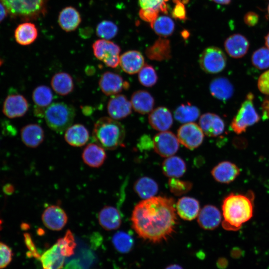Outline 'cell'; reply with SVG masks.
Segmentation results:
<instances>
[{"instance_id":"cell-1","label":"cell","mask_w":269,"mask_h":269,"mask_svg":"<svg viewBox=\"0 0 269 269\" xmlns=\"http://www.w3.org/2000/svg\"><path fill=\"white\" fill-rule=\"evenodd\" d=\"M177 220L174 200L161 196L139 202L131 217L133 228L138 236L153 243L167 240L175 231Z\"/></svg>"},{"instance_id":"cell-2","label":"cell","mask_w":269,"mask_h":269,"mask_svg":"<svg viewBox=\"0 0 269 269\" xmlns=\"http://www.w3.org/2000/svg\"><path fill=\"white\" fill-rule=\"evenodd\" d=\"M252 199L249 195L231 194L223 200L222 226L226 230L237 231L253 216Z\"/></svg>"},{"instance_id":"cell-3","label":"cell","mask_w":269,"mask_h":269,"mask_svg":"<svg viewBox=\"0 0 269 269\" xmlns=\"http://www.w3.org/2000/svg\"><path fill=\"white\" fill-rule=\"evenodd\" d=\"M125 135L124 126L117 120L108 117L98 120L92 132L95 143L108 150H114L121 145Z\"/></svg>"},{"instance_id":"cell-4","label":"cell","mask_w":269,"mask_h":269,"mask_svg":"<svg viewBox=\"0 0 269 269\" xmlns=\"http://www.w3.org/2000/svg\"><path fill=\"white\" fill-rule=\"evenodd\" d=\"M75 115L76 110L72 105L56 102L46 109L44 118L51 130L61 134L72 125Z\"/></svg>"},{"instance_id":"cell-5","label":"cell","mask_w":269,"mask_h":269,"mask_svg":"<svg viewBox=\"0 0 269 269\" xmlns=\"http://www.w3.org/2000/svg\"><path fill=\"white\" fill-rule=\"evenodd\" d=\"M13 18L29 20L44 15L47 0H0Z\"/></svg>"},{"instance_id":"cell-6","label":"cell","mask_w":269,"mask_h":269,"mask_svg":"<svg viewBox=\"0 0 269 269\" xmlns=\"http://www.w3.org/2000/svg\"><path fill=\"white\" fill-rule=\"evenodd\" d=\"M254 99L252 93L248 94L231 123V129L237 134L245 132L249 127L258 123L260 119L254 105Z\"/></svg>"},{"instance_id":"cell-7","label":"cell","mask_w":269,"mask_h":269,"mask_svg":"<svg viewBox=\"0 0 269 269\" xmlns=\"http://www.w3.org/2000/svg\"><path fill=\"white\" fill-rule=\"evenodd\" d=\"M199 63L201 68L206 73L216 74L222 71L226 67L227 57L219 48L210 46L202 51Z\"/></svg>"},{"instance_id":"cell-8","label":"cell","mask_w":269,"mask_h":269,"mask_svg":"<svg viewBox=\"0 0 269 269\" xmlns=\"http://www.w3.org/2000/svg\"><path fill=\"white\" fill-rule=\"evenodd\" d=\"M94 56L108 67L115 68L120 64V46L113 41L101 39L92 45Z\"/></svg>"},{"instance_id":"cell-9","label":"cell","mask_w":269,"mask_h":269,"mask_svg":"<svg viewBox=\"0 0 269 269\" xmlns=\"http://www.w3.org/2000/svg\"><path fill=\"white\" fill-rule=\"evenodd\" d=\"M177 138L180 143L189 149L199 146L204 139V133L199 125L192 122L184 124L177 131Z\"/></svg>"},{"instance_id":"cell-10","label":"cell","mask_w":269,"mask_h":269,"mask_svg":"<svg viewBox=\"0 0 269 269\" xmlns=\"http://www.w3.org/2000/svg\"><path fill=\"white\" fill-rule=\"evenodd\" d=\"M179 141L177 137L171 132H161L153 138V147L155 151L162 157L173 155L178 150Z\"/></svg>"},{"instance_id":"cell-11","label":"cell","mask_w":269,"mask_h":269,"mask_svg":"<svg viewBox=\"0 0 269 269\" xmlns=\"http://www.w3.org/2000/svg\"><path fill=\"white\" fill-rule=\"evenodd\" d=\"M99 86L105 95L113 96L118 94L123 89H128L130 85L118 74L107 71L101 76Z\"/></svg>"},{"instance_id":"cell-12","label":"cell","mask_w":269,"mask_h":269,"mask_svg":"<svg viewBox=\"0 0 269 269\" xmlns=\"http://www.w3.org/2000/svg\"><path fill=\"white\" fill-rule=\"evenodd\" d=\"M44 225L52 231L63 229L68 221V217L65 211L59 206L52 205L47 207L41 216Z\"/></svg>"},{"instance_id":"cell-13","label":"cell","mask_w":269,"mask_h":269,"mask_svg":"<svg viewBox=\"0 0 269 269\" xmlns=\"http://www.w3.org/2000/svg\"><path fill=\"white\" fill-rule=\"evenodd\" d=\"M28 108V102L23 96L12 94L5 99L2 105V113L9 119L19 118L27 113Z\"/></svg>"},{"instance_id":"cell-14","label":"cell","mask_w":269,"mask_h":269,"mask_svg":"<svg viewBox=\"0 0 269 269\" xmlns=\"http://www.w3.org/2000/svg\"><path fill=\"white\" fill-rule=\"evenodd\" d=\"M132 106L124 95L117 94L111 97L108 102L107 112L112 119L119 120L124 119L132 113Z\"/></svg>"},{"instance_id":"cell-15","label":"cell","mask_w":269,"mask_h":269,"mask_svg":"<svg viewBox=\"0 0 269 269\" xmlns=\"http://www.w3.org/2000/svg\"><path fill=\"white\" fill-rule=\"evenodd\" d=\"M199 126L203 133L211 137L221 134L225 129V123L218 115L207 113L202 115L199 121Z\"/></svg>"},{"instance_id":"cell-16","label":"cell","mask_w":269,"mask_h":269,"mask_svg":"<svg viewBox=\"0 0 269 269\" xmlns=\"http://www.w3.org/2000/svg\"><path fill=\"white\" fill-rule=\"evenodd\" d=\"M62 247L58 241L40 257L43 269H62L65 261Z\"/></svg>"},{"instance_id":"cell-17","label":"cell","mask_w":269,"mask_h":269,"mask_svg":"<svg viewBox=\"0 0 269 269\" xmlns=\"http://www.w3.org/2000/svg\"><path fill=\"white\" fill-rule=\"evenodd\" d=\"M119 64L125 72L134 74L138 73L145 64L144 57L139 51L129 50L121 55Z\"/></svg>"},{"instance_id":"cell-18","label":"cell","mask_w":269,"mask_h":269,"mask_svg":"<svg viewBox=\"0 0 269 269\" xmlns=\"http://www.w3.org/2000/svg\"><path fill=\"white\" fill-rule=\"evenodd\" d=\"M240 170L234 163L224 161L218 163L212 170L213 178L218 182L229 183L239 175Z\"/></svg>"},{"instance_id":"cell-19","label":"cell","mask_w":269,"mask_h":269,"mask_svg":"<svg viewBox=\"0 0 269 269\" xmlns=\"http://www.w3.org/2000/svg\"><path fill=\"white\" fill-rule=\"evenodd\" d=\"M148 122L152 128L160 132H163L171 128L173 124V118L171 112L167 108L159 107L150 113Z\"/></svg>"},{"instance_id":"cell-20","label":"cell","mask_w":269,"mask_h":269,"mask_svg":"<svg viewBox=\"0 0 269 269\" xmlns=\"http://www.w3.org/2000/svg\"><path fill=\"white\" fill-rule=\"evenodd\" d=\"M226 52L234 58L243 57L248 52L249 42L248 39L241 34H234L228 37L224 43Z\"/></svg>"},{"instance_id":"cell-21","label":"cell","mask_w":269,"mask_h":269,"mask_svg":"<svg viewBox=\"0 0 269 269\" xmlns=\"http://www.w3.org/2000/svg\"><path fill=\"white\" fill-rule=\"evenodd\" d=\"M222 216L219 210L213 205H207L200 211L197 221L202 228L211 230L219 225Z\"/></svg>"},{"instance_id":"cell-22","label":"cell","mask_w":269,"mask_h":269,"mask_svg":"<svg viewBox=\"0 0 269 269\" xmlns=\"http://www.w3.org/2000/svg\"><path fill=\"white\" fill-rule=\"evenodd\" d=\"M105 149L96 143H90L83 149L82 154L83 161L91 167H100L107 157Z\"/></svg>"},{"instance_id":"cell-23","label":"cell","mask_w":269,"mask_h":269,"mask_svg":"<svg viewBox=\"0 0 269 269\" xmlns=\"http://www.w3.org/2000/svg\"><path fill=\"white\" fill-rule=\"evenodd\" d=\"M98 219L100 226L107 231L117 229L122 223V217L119 211L112 206L104 207L98 213Z\"/></svg>"},{"instance_id":"cell-24","label":"cell","mask_w":269,"mask_h":269,"mask_svg":"<svg viewBox=\"0 0 269 269\" xmlns=\"http://www.w3.org/2000/svg\"><path fill=\"white\" fill-rule=\"evenodd\" d=\"M20 137L22 142L26 146L35 148L43 142L44 132L39 125L30 124L21 129Z\"/></svg>"},{"instance_id":"cell-25","label":"cell","mask_w":269,"mask_h":269,"mask_svg":"<svg viewBox=\"0 0 269 269\" xmlns=\"http://www.w3.org/2000/svg\"><path fill=\"white\" fill-rule=\"evenodd\" d=\"M209 90L214 98L223 101L230 99L234 92L232 84L224 77H216L213 79L209 85Z\"/></svg>"},{"instance_id":"cell-26","label":"cell","mask_w":269,"mask_h":269,"mask_svg":"<svg viewBox=\"0 0 269 269\" xmlns=\"http://www.w3.org/2000/svg\"><path fill=\"white\" fill-rule=\"evenodd\" d=\"M176 210L179 216L183 220L191 221L195 219L200 212V205L196 199L184 196L178 200Z\"/></svg>"},{"instance_id":"cell-27","label":"cell","mask_w":269,"mask_h":269,"mask_svg":"<svg viewBox=\"0 0 269 269\" xmlns=\"http://www.w3.org/2000/svg\"><path fill=\"white\" fill-rule=\"evenodd\" d=\"M170 41L164 38H159L145 50L146 56L151 60L162 61L171 57Z\"/></svg>"},{"instance_id":"cell-28","label":"cell","mask_w":269,"mask_h":269,"mask_svg":"<svg viewBox=\"0 0 269 269\" xmlns=\"http://www.w3.org/2000/svg\"><path fill=\"white\" fill-rule=\"evenodd\" d=\"M89 137L88 130L80 124L71 125L64 132L65 141L74 147L83 146L88 141Z\"/></svg>"},{"instance_id":"cell-29","label":"cell","mask_w":269,"mask_h":269,"mask_svg":"<svg viewBox=\"0 0 269 269\" xmlns=\"http://www.w3.org/2000/svg\"><path fill=\"white\" fill-rule=\"evenodd\" d=\"M131 103L135 112L141 114H145L152 111L154 100L148 92L140 90L132 94Z\"/></svg>"},{"instance_id":"cell-30","label":"cell","mask_w":269,"mask_h":269,"mask_svg":"<svg viewBox=\"0 0 269 269\" xmlns=\"http://www.w3.org/2000/svg\"><path fill=\"white\" fill-rule=\"evenodd\" d=\"M58 22L61 28L66 32L75 30L81 22L78 11L72 6H67L60 11Z\"/></svg>"},{"instance_id":"cell-31","label":"cell","mask_w":269,"mask_h":269,"mask_svg":"<svg viewBox=\"0 0 269 269\" xmlns=\"http://www.w3.org/2000/svg\"><path fill=\"white\" fill-rule=\"evenodd\" d=\"M51 86L54 91L60 96H65L72 92L74 84L72 76L67 72L55 73L51 78Z\"/></svg>"},{"instance_id":"cell-32","label":"cell","mask_w":269,"mask_h":269,"mask_svg":"<svg viewBox=\"0 0 269 269\" xmlns=\"http://www.w3.org/2000/svg\"><path fill=\"white\" fill-rule=\"evenodd\" d=\"M14 36L18 44L24 46L28 45L36 39L38 36L37 29L32 22H23L17 26Z\"/></svg>"},{"instance_id":"cell-33","label":"cell","mask_w":269,"mask_h":269,"mask_svg":"<svg viewBox=\"0 0 269 269\" xmlns=\"http://www.w3.org/2000/svg\"><path fill=\"white\" fill-rule=\"evenodd\" d=\"M186 169L184 160L177 156H171L163 161L162 170L164 174L170 178H178L182 176Z\"/></svg>"},{"instance_id":"cell-34","label":"cell","mask_w":269,"mask_h":269,"mask_svg":"<svg viewBox=\"0 0 269 269\" xmlns=\"http://www.w3.org/2000/svg\"><path fill=\"white\" fill-rule=\"evenodd\" d=\"M134 191L142 199H146L154 196L158 192L157 183L148 177H142L137 179L134 186Z\"/></svg>"},{"instance_id":"cell-35","label":"cell","mask_w":269,"mask_h":269,"mask_svg":"<svg viewBox=\"0 0 269 269\" xmlns=\"http://www.w3.org/2000/svg\"><path fill=\"white\" fill-rule=\"evenodd\" d=\"M200 112L198 108L190 103L181 104L174 111V116L176 121L182 124L192 123L199 117Z\"/></svg>"},{"instance_id":"cell-36","label":"cell","mask_w":269,"mask_h":269,"mask_svg":"<svg viewBox=\"0 0 269 269\" xmlns=\"http://www.w3.org/2000/svg\"><path fill=\"white\" fill-rule=\"evenodd\" d=\"M32 98L35 107L46 110L52 104L53 95L49 87L40 85L33 91Z\"/></svg>"},{"instance_id":"cell-37","label":"cell","mask_w":269,"mask_h":269,"mask_svg":"<svg viewBox=\"0 0 269 269\" xmlns=\"http://www.w3.org/2000/svg\"><path fill=\"white\" fill-rule=\"evenodd\" d=\"M150 26L157 35L163 37L171 35L174 29V21L166 15L158 16Z\"/></svg>"},{"instance_id":"cell-38","label":"cell","mask_w":269,"mask_h":269,"mask_svg":"<svg viewBox=\"0 0 269 269\" xmlns=\"http://www.w3.org/2000/svg\"><path fill=\"white\" fill-rule=\"evenodd\" d=\"M112 243L117 251L122 253H127L133 247L134 240L129 234L119 231L113 236Z\"/></svg>"},{"instance_id":"cell-39","label":"cell","mask_w":269,"mask_h":269,"mask_svg":"<svg viewBox=\"0 0 269 269\" xmlns=\"http://www.w3.org/2000/svg\"><path fill=\"white\" fill-rule=\"evenodd\" d=\"M138 79L141 85L150 87L156 83L158 77L154 68L146 64L138 72Z\"/></svg>"},{"instance_id":"cell-40","label":"cell","mask_w":269,"mask_h":269,"mask_svg":"<svg viewBox=\"0 0 269 269\" xmlns=\"http://www.w3.org/2000/svg\"><path fill=\"white\" fill-rule=\"evenodd\" d=\"M118 28L113 22L103 20L100 22L96 27L97 35L104 39L113 38L118 33Z\"/></svg>"},{"instance_id":"cell-41","label":"cell","mask_w":269,"mask_h":269,"mask_svg":"<svg viewBox=\"0 0 269 269\" xmlns=\"http://www.w3.org/2000/svg\"><path fill=\"white\" fill-rule=\"evenodd\" d=\"M251 60L253 65L258 69L269 68V49L267 47L259 48L252 54Z\"/></svg>"},{"instance_id":"cell-42","label":"cell","mask_w":269,"mask_h":269,"mask_svg":"<svg viewBox=\"0 0 269 269\" xmlns=\"http://www.w3.org/2000/svg\"><path fill=\"white\" fill-rule=\"evenodd\" d=\"M168 185L171 192L176 196L186 193L192 186L191 182L181 180L177 178H170Z\"/></svg>"},{"instance_id":"cell-43","label":"cell","mask_w":269,"mask_h":269,"mask_svg":"<svg viewBox=\"0 0 269 269\" xmlns=\"http://www.w3.org/2000/svg\"><path fill=\"white\" fill-rule=\"evenodd\" d=\"M62 247L65 256L70 257L74 253L76 246L74 235L70 230H68L64 236L57 240Z\"/></svg>"},{"instance_id":"cell-44","label":"cell","mask_w":269,"mask_h":269,"mask_svg":"<svg viewBox=\"0 0 269 269\" xmlns=\"http://www.w3.org/2000/svg\"><path fill=\"white\" fill-rule=\"evenodd\" d=\"M168 0H139L141 8L152 9L167 13V6L166 2Z\"/></svg>"},{"instance_id":"cell-45","label":"cell","mask_w":269,"mask_h":269,"mask_svg":"<svg viewBox=\"0 0 269 269\" xmlns=\"http://www.w3.org/2000/svg\"><path fill=\"white\" fill-rule=\"evenodd\" d=\"M12 253L6 245L0 242V269L6 267L11 262Z\"/></svg>"},{"instance_id":"cell-46","label":"cell","mask_w":269,"mask_h":269,"mask_svg":"<svg viewBox=\"0 0 269 269\" xmlns=\"http://www.w3.org/2000/svg\"><path fill=\"white\" fill-rule=\"evenodd\" d=\"M258 87L262 93L269 96V70L263 73L259 77Z\"/></svg>"},{"instance_id":"cell-47","label":"cell","mask_w":269,"mask_h":269,"mask_svg":"<svg viewBox=\"0 0 269 269\" xmlns=\"http://www.w3.org/2000/svg\"><path fill=\"white\" fill-rule=\"evenodd\" d=\"M175 3L172 12L173 17L179 20H185L186 19V12L184 3L181 0H173Z\"/></svg>"},{"instance_id":"cell-48","label":"cell","mask_w":269,"mask_h":269,"mask_svg":"<svg viewBox=\"0 0 269 269\" xmlns=\"http://www.w3.org/2000/svg\"><path fill=\"white\" fill-rule=\"evenodd\" d=\"M159 12L158 11L152 9L141 8L139 12V15L142 20L151 24L158 16Z\"/></svg>"},{"instance_id":"cell-49","label":"cell","mask_w":269,"mask_h":269,"mask_svg":"<svg viewBox=\"0 0 269 269\" xmlns=\"http://www.w3.org/2000/svg\"><path fill=\"white\" fill-rule=\"evenodd\" d=\"M24 236L25 243L29 251L30 256L40 259L41 256L38 253L30 235L28 233H25Z\"/></svg>"},{"instance_id":"cell-50","label":"cell","mask_w":269,"mask_h":269,"mask_svg":"<svg viewBox=\"0 0 269 269\" xmlns=\"http://www.w3.org/2000/svg\"><path fill=\"white\" fill-rule=\"evenodd\" d=\"M245 24L250 26L256 25L259 21V15L255 12H247L244 18Z\"/></svg>"},{"instance_id":"cell-51","label":"cell","mask_w":269,"mask_h":269,"mask_svg":"<svg viewBox=\"0 0 269 269\" xmlns=\"http://www.w3.org/2000/svg\"><path fill=\"white\" fill-rule=\"evenodd\" d=\"M150 137L147 135H143L141 136L138 143V146L140 149H147L153 146V140H150Z\"/></svg>"},{"instance_id":"cell-52","label":"cell","mask_w":269,"mask_h":269,"mask_svg":"<svg viewBox=\"0 0 269 269\" xmlns=\"http://www.w3.org/2000/svg\"><path fill=\"white\" fill-rule=\"evenodd\" d=\"M263 111L264 117L269 119V97H267L263 103Z\"/></svg>"},{"instance_id":"cell-53","label":"cell","mask_w":269,"mask_h":269,"mask_svg":"<svg viewBox=\"0 0 269 269\" xmlns=\"http://www.w3.org/2000/svg\"><path fill=\"white\" fill-rule=\"evenodd\" d=\"M8 11L3 4V3L0 1V23L4 20L5 17L8 14Z\"/></svg>"},{"instance_id":"cell-54","label":"cell","mask_w":269,"mask_h":269,"mask_svg":"<svg viewBox=\"0 0 269 269\" xmlns=\"http://www.w3.org/2000/svg\"><path fill=\"white\" fill-rule=\"evenodd\" d=\"M3 190L6 194L10 195L13 192L14 188L12 185L8 184L3 187Z\"/></svg>"},{"instance_id":"cell-55","label":"cell","mask_w":269,"mask_h":269,"mask_svg":"<svg viewBox=\"0 0 269 269\" xmlns=\"http://www.w3.org/2000/svg\"><path fill=\"white\" fill-rule=\"evenodd\" d=\"M227 264L226 260L222 258L218 260L217 265L218 267L223 269L226 267Z\"/></svg>"},{"instance_id":"cell-56","label":"cell","mask_w":269,"mask_h":269,"mask_svg":"<svg viewBox=\"0 0 269 269\" xmlns=\"http://www.w3.org/2000/svg\"><path fill=\"white\" fill-rule=\"evenodd\" d=\"M164 269H183L181 266L178 264H171L166 267Z\"/></svg>"},{"instance_id":"cell-57","label":"cell","mask_w":269,"mask_h":269,"mask_svg":"<svg viewBox=\"0 0 269 269\" xmlns=\"http://www.w3.org/2000/svg\"><path fill=\"white\" fill-rule=\"evenodd\" d=\"M214 2L221 4H228L231 2V0H212Z\"/></svg>"},{"instance_id":"cell-58","label":"cell","mask_w":269,"mask_h":269,"mask_svg":"<svg viewBox=\"0 0 269 269\" xmlns=\"http://www.w3.org/2000/svg\"><path fill=\"white\" fill-rule=\"evenodd\" d=\"M82 111L84 113H85V115L89 114L90 112H92L91 108L87 107H83Z\"/></svg>"},{"instance_id":"cell-59","label":"cell","mask_w":269,"mask_h":269,"mask_svg":"<svg viewBox=\"0 0 269 269\" xmlns=\"http://www.w3.org/2000/svg\"><path fill=\"white\" fill-rule=\"evenodd\" d=\"M265 44L266 47L269 49V32L265 37Z\"/></svg>"},{"instance_id":"cell-60","label":"cell","mask_w":269,"mask_h":269,"mask_svg":"<svg viewBox=\"0 0 269 269\" xmlns=\"http://www.w3.org/2000/svg\"><path fill=\"white\" fill-rule=\"evenodd\" d=\"M3 64V60L0 58V67Z\"/></svg>"},{"instance_id":"cell-61","label":"cell","mask_w":269,"mask_h":269,"mask_svg":"<svg viewBox=\"0 0 269 269\" xmlns=\"http://www.w3.org/2000/svg\"><path fill=\"white\" fill-rule=\"evenodd\" d=\"M268 13H269V3L268 6Z\"/></svg>"}]
</instances>
